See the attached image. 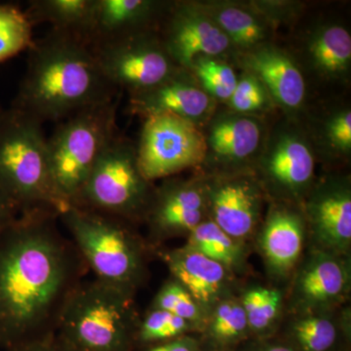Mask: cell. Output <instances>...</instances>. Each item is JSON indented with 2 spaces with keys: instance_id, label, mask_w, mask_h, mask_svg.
Wrapping results in <instances>:
<instances>
[{
  "instance_id": "obj_10",
  "label": "cell",
  "mask_w": 351,
  "mask_h": 351,
  "mask_svg": "<svg viewBox=\"0 0 351 351\" xmlns=\"http://www.w3.org/2000/svg\"><path fill=\"white\" fill-rule=\"evenodd\" d=\"M136 152L141 172L154 182L202 165L206 145L199 126L169 113H156L145 117Z\"/></svg>"
},
{
  "instance_id": "obj_40",
  "label": "cell",
  "mask_w": 351,
  "mask_h": 351,
  "mask_svg": "<svg viewBox=\"0 0 351 351\" xmlns=\"http://www.w3.org/2000/svg\"><path fill=\"white\" fill-rule=\"evenodd\" d=\"M1 110H2V108H1V107H0V112H1Z\"/></svg>"
},
{
  "instance_id": "obj_36",
  "label": "cell",
  "mask_w": 351,
  "mask_h": 351,
  "mask_svg": "<svg viewBox=\"0 0 351 351\" xmlns=\"http://www.w3.org/2000/svg\"><path fill=\"white\" fill-rule=\"evenodd\" d=\"M6 351H75L64 343L56 334L47 335L27 343H21L19 346H14Z\"/></svg>"
},
{
  "instance_id": "obj_34",
  "label": "cell",
  "mask_w": 351,
  "mask_h": 351,
  "mask_svg": "<svg viewBox=\"0 0 351 351\" xmlns=\"http://www.w3.org/2000/svg\"><path fill=\"white\" fill-rule=\"evenodd\" d=\"M226 104L232 112L256 117L274 106L262 83L245 71L239 76L234 91Z\"/></svg>"
},
{
  "instance_id": "obj_33",
  "label": "cell",
  "mask_w": 351,
  "mask_h": 351,
  "mask_svg": "<svg viewBox=\"0 0 351 351\" xmlns=\"http://www.w3.org/2000/svg\"><path fill=\"white\" fill-rule=\"evenodd\" d=\"M193 331H196L195 328L188 321L161 309L149 308L144 317L138 320L135 341L149 346L186 336Z\"/></svg>"
},
{
  "instance_id": "obj_5",
  "label": "cell",
  "mask_w": 351,
  "mask_h": 351,
  "mask_svg": "<svg viewBox=\"0 0 351 351\" xmlns=\"http://www.w3.org/2000/svg\"><path fill=\"white\" fill-rule=\"evenodd\" d=\"M95 278L136 294L147 274L145 247L132 223L110 215L68 206L59 215Z\"/></svg>"
},
{
  "instance_id": "obj_21",
  "label": "cell",
  "mask_w": 351,
  "mask_h": 351,
  "mask_svg": "<svg viewBox=\"0 0 351 351\" xmlns=\"http://www.w3.org/2000/svg\"><path fill=\"white\" fill-rule=\"evenodd\" d=\"M171 2L96 0L89 45L138 32H158Z\"/></svg>"
},
{
  "instance_id": "obj_18",
  "label": "cell",
  "mask_w": 351,
  "mask_h": 351,
  "mask_svg": "<svg viewBox=\"0 0 351 351\" xmlns=\"http://www.w3.org/2000/svg\"><path fill=\"white\" fill-rule=\"evenodd\" d=\"M216 101L184 69L149 91L129 97V110L147 117L169 113L199 126L214 114Z\"/></svg>"
},
{
  "instance_id": "obj_20",
  "label": "cell",
  "mask_w": 351,
  "mask_h": 351,
  "mask_svg": "<svg viewBox=\"0 0 351 351\" xmlns=\"http://www.w3.org/2000/svg\"><path fill=\"white\" fill-rule=\"evenodd\" d=\"M158 255L172 278L186 289L208 315L218 302L232 295L233 274L221 263L186 246L161 251Z\"/></svg>"
},
{
  "instance_id": "obj_8",
  "label": "cell",
  "mask_w": 351,
  "mask_h": 351,
  "mask_svg": "<svg viewBox=\"0 0 351 351\" xmlns=\"http://www.w3.org/2000/svg\"><path fill=\"white\" fill-rule=\"evenodd\" d=\"M314 152L308 135L293 121L269 131L253 168L265 195L302 206L314 186Z\"/></svg>"
},
{
  "instance_id": "obj_31",
  "label": "cell",
  "mask_w": 351,
  "mask_h": 351,
  "mask_svg": "<svg viewBox=\"0 0 351 351\" xmlns=\"http://www.w3.org/2000/svg\"><path fill=\"white\" fill-rule=\"evenodd\" d=\"M315 144L332 158L348 160L351 154V110L346 106L335 108L320 120Z\"/></svg>"
},
{
  "instance_id": "obj_14",
  "label": "cell",
  "mask_w": 351,
  "mask_h": 351,
  "mask_svg": "<svg viewBox=\"0 0 351 351\" xmlns=\"http://www.w3.org/2000/svg\"><path fill=\"white\" fill-rule=\"evenodd\" d=\"M302 209L313 248L350 256L351 188L348 178L332 176L314 184Z\"/></svg>"
},
{
  "instance_id": "obj_30",
  "label": "cell",
  "mask_w": 351,
  "mask_h": 351,
  "mask_svg": "<svg viewBox=\"0 0 351 351\" xmlns=\"http://www.w3.org/2000/svg\"><path fill=\"white\" fill-rule=\"evenodd\" d=\"M189 73L215 101H226L232 97L239 76L221 58L200 56L191 64Z\"/></svg>"
},
{
  "instance_id": "obj_1",
  "label": "cell",
  "mask_w": 351,
  "mask_h": 351,
  "mask_svg": "<svg viewBox=\"0 0 351 351\" xmlns=\"http://www.w3.org/2000/svg\"><path fill=\"white\" fill-rule=\"evenodd\" d=\"M57 212L19 215L0 233V346L55 332L62 306L87 270L60 232Z\"/></svg>"
},
{
  "instance_id": "obj_3",
  "label": "cell",
  "mask_w": 351,
  "mask_h": 351,
  "mask_svg": "<svg viewBox=\"0 0 351 351\" xmlns=\"http://www.w3.org/2000/svg\"><path fill=\"white\" fill-rule=\"evenodd\" d=\"M138 320L134 293L82 279L62 306L55 334L75 351H131Z\"/></svg>"
},
{
  "instance_id": "obj_37",
  "label": "cell",
  "mask_w": 351,
  "mask_h": 351,
  "mask_svg": "<svg viewBox=\"0 0 351 351\" xmlns=\"http://www.w3.org/2000/svg\"><path fill=\"white\" fill-rule=\"evenodd\" d=\"M145 351H200V348L197 339L186 335L164 343L149 346Z\"/></svg>"
},
{
  "instance_id": "obj_17",
  "label": "cell",
  "mask_w": 351,
  "mask_h": 351,
  "mask_svg": "<svg viewBox=\"0 0 351 351\" xmlns=\"http://www.w3.org/2000/svg\"><path fill=\"white\" fill-rule=\"evenodd\" d=\"M258 228V247L270 276L276 279L292 276L301 261L307 235L302 206L272 201Z\"/></svg>"
},
{
  "instance_id": "obj_39",
  "label": "cell",
  "mask_w": 351,
  "mask_h": 351,
  "mask_svg": "<svg viewBox=\"0 0 351 351\" xmlns=\"http://www.w3.org/2000/svg\"><path fill=\"white\" fill-rule=\"evenodd\" d=\"M248 351H295V350L293 346L285 345V343L263 341L258 345L251 346Z\"/></svg>"
},
{
  "instance_id": "obj_24",
  "label": "cell",
  "mask_w": 351,
  "mask_h": 351,
  "mask_svg": "<svg viewBox=\"0 0 351 351\" xmlns=\"http://www.w3.org/2000/svg\"><path fill=\"white\" fill-rule=\"evenodd\" d=\"M96 0H32L25 10L32 25L49 24L89 44Z\"/></svg>"
},
{
  "instance_id": "obj_22",
  "label": "cell",
  "mask_w": 351,
  "mask_h": 351,
  "mask_svg": "<svg viewBox=\"0 0 351 351\" xmlns=\"http://www.w3.org/2000/svg\"><path fill=\"white\" fill-rule=\"evenodd\" d=\"M198 4L226 34L239 55L269 43L272 25L252 4L230 1Z\"/></svg>"
},
{
  "instance_id": "obj_4",
  "label": "cell",
  "mask_w": 351,
  "mask_h": 351,
  "mask_svg": "<svg viewBox=\"0 0 351 351\" xmlns=\"http://www.w3.org/2000/svg\"><path fill=\"white\" fill-rule=\"evenodd\" d=\"M0 193L20 215L66 208L51 179L43 124L12 107L0 112Z\"/></svg>"
},
{
  "instance_id": "obj_6",
  "label": "cell",
  "mask_w": 351,
  "mask_h": 351,
  "mask_svg": "<svg viewBox=\"0 0 351 351\" xmlns=\"http://www.w3.org/2000/svg\"><path fill=\"white\" fill-rule=\"evenodd\" d=\"M119 98L71 115L59 122L47 138L51 179L66 207L75 203L99 157L119 133Z\"/></svg>"
},
{
  "instance_id": "obj_27",
  "label": "cell",
  "mask_w": 351,
  "mask_h": 351,
  "mask_svg": "<svg viewBox=\"0 0 351 351\" xmlns=\"http://www.w3.org/2000/svg\"><path fill=\"white\" fill-rule=\"evenodd\" d=\"M239 300L251 334L261 339L270 336L282 313V293L277 288L251 286L242 293Z\"/></svg>"
},
{
  "instance_id": "obj_29",
  "label": "cell",
  "mask_w": 351,
  "mask_h": 351,
  "mask_svg": "<svg viewBox=\"0 0 351 351\" xmlns=\"http://www.w3.org/2000/svg\"><path fill=\"white\" fill-rule=\"evenodd\" d=\"M34 41V25L25 11L0 4V64L29 50Z\"/></svg>"
},
{
  "instance_id": "obj_13",
  "label": "cell",
  "mask_w": 351,
  "mask_h": 351,
  "mask_svg": "<svg viewBox=\"0 0 351 351\" xmlns=\"http://www.w3.org/2000/svg\"><path fill=\"white\" fill-rule=\"evenodd\" d=\"M158 34L171 59L186 71L196 58L223 59L234 51L226 34L195 2H171Z\"/></svg>"
},
{
  "instance_id": "obj_35",
  "label": "cell",
  "mask_w": 351,
  "mask_h": 351,
  "mask_svg": "<svg viewBox=\"0 0 351 351\" xmlns=\"http://www.w3.org/2000/svg\"><path fill=\"white\" fill-rule=\"evenodd\" d=\"M252 5L255 7L271 25H274V23L292 17L295 11H298L297 7L299 6L292 1H258L253 2Z\"/></svg>"
},
{
  "instance_id": "obj_25",
  "label": "cell",
  "mask_w": 351,
  "mask_h": 351,
  "mask_svg": "<svg viewBox=\"0 0 351 351\" xmlns=\"http://www.w3.org/2000/svg\"><path fill=\"white\" fill-rule=\"evenodd\" d=\"M184 246L221 263L232 274H241L246 267V243L232 239L209 218L196 226Z\"/></svg>"
},
{
  "instance_id": "obj_19",
  "label": "cell",
  "mask_w": 351,
  "mask_h": 351,
  "mask_svg": "<svg viewBox=\"0 0 351 351\" xmlns=\"http://www.w3.org/2000/svg\"><path fill=\"white\" fill-rule=\"evenodd\" d=\"M239 59L244 71L262 83L274 106L287 114L302 107L306 80L299 64L288 53L269 43L240 54Z\"/></svg>"
},
{
  "instance_id": "obj_11",
  "label": "cell",
  "mask_w": 351,
  "mask_h": 351,
  "mask_svg": "<svg viewBox=\"0 0 351 351\" xmlns=\"http://www.w3.org/2000/svg\"><path fill=\"white\" fill-rule=\"evenodd\" d=\"M208 218L240 242L257 232L265 193L253 171L203 176Z\"/></svg>"
},
{
  "instance_id": "obj_23",
  "label": "cell",
  "mask_w": 351,
  "mask_h": 351,
  "mask_svg": "<svg viewBox=\"0 0 351 351\" xmlns=\"http://www.w3.org/2000/svg\"><path fill=\"white\" fill-rule=\"evenodd\" d=\"M304 57L309 69L327 80H348L351 66V36L343 25H318L306 41Z\"/></svg>"
},
{
  "instance_id": "obj_16",
  "label": "cell",
  "mask_w": 351,
  "mask_h": 351,
  "mask_svg": "<svg viewBox=\"0 0 351 351\" xmlns=\"http://www.w3.org/2000/svg\"><path fill=\"white\" fill-rule=\"evenodd\" d=\"M208 219L203 178H168L154 188L144 221L149 237L158 243L177 237H188Z\"/></svg>"
},
{
  "instance_id": "obj_2",
  "label": "cell",
  "mask_w": 351,
  "mask_h": 351,
  "mask_svg": "<svg viewBox=\"0 0 351 351\" xmlns=\"http://www.w3.org/2000/svg\"><path fill=\"white\" fill-rule=\"evenodd\" d=\"M27 71L11 107L39 123L59 122L119 96L97 63L89 44L50 29L27 50Z\"/></svg>"
},
{
  "instance_id": "obj_28",
  "label": "cell",
  "mask_w": 351,
  "mask_h": 351,
  "mask_svg": "<svg viewBox=\"0 0 351 351\" xmlns=\"http://www.w3.org/2000/svg\"><path fill=\"white\" fill-rule=\"evenodd\" d=\"M203 331L219 348L237 345L246 339L251 332L240 300L230 295L218 302L210 311Z\"/></svg>"
},
{
  "instance_id": "obj_26",
  "label": "cell",
  "mask_w": 351,
  "mask_h": 351,
  "mask_svg": "<svg viewBox=\"0 0 351 351\" xmlns=\"http://www.w3.org/2000/svg\"><path fill=\"white\" fill-rule=\"evenodd\" d=\"M332 311L295 313L289 337L300 351H330L336 346L339 323Z\"/></svg>"
},
{
  "instance_id": "obj_38",
  "label": "cell",
  "mask_w": 351,
  "mask_h": 351,
  "mask_svg": "<svg viewBox=\"0 0 351 351\" xmlns=\"http://www.w3.org/2000/svg\"><path fill=\"white\" fill-rule=\"evenodd\" d=\"M19 215L12 203L0 193V233L14 223Z\"/></svg>"
},
{
  "instance_id": "obj_15",
  "label": "cell",
  "mask_w": 351,
  "mask_h": 351,
  "mask_svg": "<svg viewBox=\"0 0 351 351\" xmlns=\"http://www.w3.org/2000/svg\"><path fill=\"white\" fill-rule=\"evenodd\" d=\"M294 272L291 304L295 313L335 311L350 294L348 257L311 247Z\"/></svg>"
},
{
  "instance_id": "obj_12",
  "label": "cell",
  "mask_w": 351,
  "mask_h": 351,
  "mask_svg": "<svg viewBox=\"0 0 351 351\" xmlns=\"http://www.w3.org/2000/svg\"><path fill=\"white\" fill-rule=\"evenodd\" d=\"M201 129L206 145L201 166L208 174L253 171L269 133L261 117L230 110L214 112Z\"/></svg>"
},
{
  "instance_id": "obj_32",
  "label": "cell",
  "mask_w": 351,
  "mask_h": 351,
  "mask_svg": "<svg viewBox=\"0 0 351 351\" xmlns=\"http://www.w3.org/2000/svg\"><path fill=\"white\" fill-rule=\"evenodd\" d=\"M151 308L161 309L188 321L197 330H204L208 313L195 301L186 288L171 277L159 289Z\"/></svg>"
},
{
  "instance_id": "obj_7",
  "label": "cell",
  "mask_w": 351,
  "mask_h": 351,
  "mask_svg": "<svg viewBox=\"0 0 351 351\" xmlns=\"http://www.w3.org/2000/svg\"><path fill=\"white\" fill-rule=\"evenodd\" d=\"M154 188L138 167L136 145L117 133L71 206L110 215L133 225L144 221Z\"/></svg>"
},
{
  "instance_id": "obj_9",
  "label": "cell",
  "mask_w": 351,
  "mask_h": 351,
  "mask_svg": "<svg viewBox=\"0 0 351 351\" xmlns=\"http://www.w3.org/2000/svg\"><path fill=\"white\" fill-rule=\"evenodd\" d=\"M90 47L108 82L129 97L158 86L181 69L171 59L156 31L138 32Z\"/></svg>"
}]
</instances>
